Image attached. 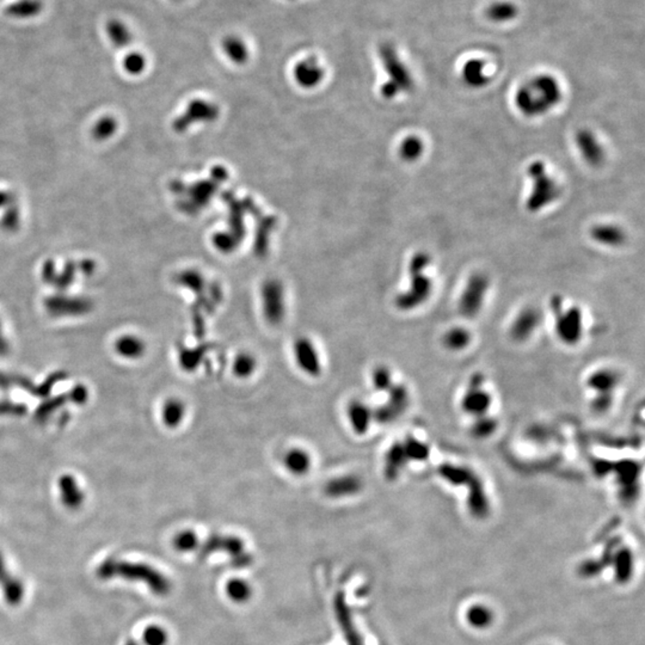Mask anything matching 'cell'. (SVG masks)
Returning a JSON list of instances; mask_svg holds the SVG:
<instances>
[{
    "instance_id": "obj_1",
    "label": "cell",
    "mask_w": 645,
    "mask_h": 645,
    "mask_svg": "<svg viewBox=\"0 0 645 645\" xmlns=\"http://www.w3.org/2000/svg\"><path fill=\"white\" fill-rule=\"evenodd\" d=\"M561 84L551 75H536L520 85L514 104L526 118H539L550 113L561 101Z\"/></svg>"
},
{
    "instance_id": "obj_2",
    "label": "cell",
    "mask_w": 645,
    "mask_h": 645,
    "mask_svg": "<svg viewBox=\"0 0 645 645\" xmlns=\"http://www.w3.org/2000/svg\"><path fill=\"white\" fill-rule=\"evenodd\" d=\"M97 577L103 581L121 578L130 582L145 583L150 591L155 595L169 594L171 591V582L165 575L153 566L145 563H134L120 558L108 557L102 561L96 569Z\"/></svg>"
},
{
    "instance_id": "obj_3",
    "label": "cell",
    "mask_w": 645,
    "mask_h": 645,
    "mask_svg": "<svg viewBox=\"0 0 645 645\" xmlns=\"http://www.w3.org/2000/svg\"><path fill=\"white\" fill-rule=\"evenodd\" d=\"M432 263L427 252L419 251L411 257L409 263L410 287L401 294L396 304L401 310L410 311L427 302L433 292L432 279L428 277L427 270Z\"/></svg>"
},
{
    "instance_id": "obj_4",
    "label": "cell",
    "mask_w": 645,
    "mask_h": 645,
    "mask_svg": "<svg viewBox=\"0 0 645 645\" xmlns=\"http://www.w3.org/2000/svg\"><path fill=\"white\" fill-rule=\"evenodd\" d=\"M527 176L532 180V190L526 200V208L531 213L541 212L561 196V187L541 160H534L527 168Z\"/></svg>"
},
{
    "instance_id": "obj_5",
    "label": "cell",
    "mask_w": 645,
    "mask_h": 645,
    "mask_svg": "<svg viewBox=\"0 0 645 645\" xmlns=\"http://www.w3.org/2000/svg\"><path fill=\"white\" fill-rule=\"evenodd\" d=\"M382 59V68L389 76V79L382 86V96L385 98H394L401 93H407L414 88V79L407 65L404 63L394 47L384 45L379 51Z\"/></svg>"
},
{
    "instance_id": "obj_6",
    "label": "cell",
    "mask_w": 645,
    "mask_h": 645,
    "mask_svg": "<svg viewBox=\"0 0 645 645\" xmlns=\"http://www.w3.org/2000/svg\"><path fill=\"white\" fill-rule=\"evenodd\" d=\"M552 309L556 317V332L558 339L564 343H577L583 330L582 312L578 307H570L564 310L561 297L552 300Z\"/></svg>"
},
{
    "instance_id": "obj_7",
    "label": "cell",
    "mask_w": 645,
    "mask_h": 645,
    "mask_svg": "<svg viewBox=\"0 0 645 645\" xmlns=\"http://www.w3.org/2000/svg\"><path fill=\"white\" fill-rule=\"evenodd\" d=\"M262 310L264 319L272 327H277L283 322L286 316V294L280 281L267 280L261 288Z\"/></svg>"
},
{
    "instance_id": "obj_8",
    "label": "cell",
    "mask_w": 645,
    "mask_h": 645,
    "mask_svg": "<svg viewBox=\"0 0 645 645\" xmlns=\"http://www.w3.org/2000/svg\"><path fill=\"white\" fill-rule=\"evenodd\" d=\"M490 287L489 277L483 272L471 275L459 299V311L463 316L472 318L482 310L483 302Z\"/></svg>"
},
{
    "instance_id": "obj_9",
    "label": "cell",
    "mask_w": 645,
    "mask_h": 645,
    "mask_svg": "<svg viewBox=\"0 0 645 645\" xmlns=\"http://www.w3.org/2000/svg\"><path fill=\"white\" fill-rule=\"evenodd\" d=\"M201 557H207L214 552H226L235 566H245L251 563V558L245 553L244 541L235 536H210L201 546Z\"/></svg>"
},
{
    "instance_id": "obj_10",
    "label": "cell",
    "mask_w": 645,
    "mask_h": 645,
    "mask_svg": "<svg viewBox=\"0 0 645 645\" xmlns=\"http://www.w3.org/2000/svg\"><path fill=\"white\" fill-rule=\"evenodd\" d=\"M295 364L302 373L317 378L322 373V365L317 345L309 337H299L293 343Z\"/></svg>"
},
{
    "instance_id": "obj_11",
    "label": "cell",
    "mask_w": 645,
    "mask_h": 645,
    "mask_svg": "<svg viewBox=\"0 0 645 645\" xmlns=\"http://www.w3.org/2000/svg\"><path fill=\"white\" fill-rule=\"evenodd\" d=\"M387 402L373 410L374 421L382 424H389L398 419L407 410L409 404V392L405 386L394 385L387 391Z\"/></svg>"
},
{
    "instance_id": "obj_12",
    "label": "cell",
    "mask_w": 645,
    "mask_h": 645,
    "mask_svg": "<svg viewBox=\"0 0 645 645\" xmlns=\"http://www.w3.org/2000/svg\"><path fill=\"white\" fill-rule=\"evenodd\" d=\"M217 187H218L217 182L215 183L201 182V183H197V185L187 189L180 182H175L171 185V189L175 194H188V200H183V201L180 202V207H182L185 212H195V210L197 212L210 202L213 194L217 192Z\"/></svg>"
},
{
    "instance_id": "obj_13",
    "label": "cell",
    "mask_w": 645,
    "mask_h": 645,
    "mask_svg": "<svg viewBox=\"0 0 645 645\" xmlns=\"http://www.w3.org/2000/svg\"><path fill=\"white\" fill-rule=\"evenodd\" d=\"M47 312L54 317H68V316H83L93 310V302L86 297H66V295H54L48 297L45 302Z\"/></svg>"
},
{
    "instance_id": "obj_14",
    "label": "cell",
    "mask_w": 645,
    "mask_h": 645,
    "mask_svg": "<svg viewBox=\"0 0 645 645\" xmlns=\"http://www.w3.org/2000/svg\"><path fill=\"white\" fill-rule=\"evenodd\" d=\"M491 399L490 394H488L482 387V379L481 377H474L471 379L469 389L466 394L463 396L461 399V409L465 411L466 414L479 417L488 414L490 409Z\"/></svg>"
},
{
    "instance_id": "obj_15",
    "label": "cell",
    "mask_w": 645,
    "mask_h": 645,
    "mask_svg": "<svg viewBox=\"0 0 645 645\" xmlns=\"http://www.w3.org/2000/svg\"><path fill=\"white\" fill-rule=\"evenodd\" d=\"M575 143L582 160L588 165L596 168L605 162L606 152L593 130L586 128L577 130L575 134Z\"/></svg>"
},
{
    "instance_id": "obj_16",
    "label": "cell",
    "mask_w": 645,
    "mask_h": 645,
    "mask_svg": "<svg viewBox=\"0 0 645 645\" xmlns=\"http://www.w3.org/2000/svg\"><path fill=\"white\" fill-rule=\"evenodd\" d=\"M219 109L217 105L210 102L196 100L189 104L188 109L173 123V130L180 133L195 122L214 121L218 118Z\"/></svg>"
},
{
    "instance_id": "obj_17",
    "label": "cell",
    "mask_w": 645,
    "mask_h": 645,
    "mask_svg": "<svg viewBox=\"0 0 645 645\" xmlns=\"http://www.w3.org/2000/svg\"><path fill=\"white\" fill-rule=\"evenodd\" d=\"M607 566H612L613 577L619 584H626L635 574V556L632 551L624 546L616 547L614 552H608Z\"/></svg>"
},
{
    "instance_id": "obj_18",
    "label": "cell",
    "mask_w": 645,
    "mask_h": 645,
    "mask_svg": "<svg viewBox=\"0 0 645 645\" xmlns=\"http://www.w3.org/2000/svg\"><path fill=\"white\" fill-rule=\"evenodd\" d=\"M0 591H3L4 599L10 606H17L24 599L26 586L21 578L13 575L5 561L3 553L0 552Z\"/></svg>"
},
{
    "instance_id": "obj_19",
    "label": "cell",
    "mask_w": 645,
    "mask_h": 645,
    "mask_svg": "<svg viewBox=\"0 0 645 645\" xmlns=\"http://www.w3.org/2000/svg\"><path fill=\"white\" fill-rule=\"evenodd\" d=\"M364 488V482L357 474H342L332 478L324 485V494L330 499H347L359 494Z\"/></svg>"
},
{
    "instance_id": "obj_20",
    "label": "cell",
    "mask_w": 645,
    "mask_h": 645,
    "mask_svg": "<svg viewBox=\"0 0 645 645\" xmlns=\"http://www.w3.org/2000/svg\"><path fill=\"white\" fill-rule=\"evenodd\" d=\"M325 71L314 56L300 60L294 68V78L302 88H314L322 83Z\"/></svg>"
},
{
    "instance_id": "obj_21",
    "label": "cell",
    "mask_w": 645,
    "mask_h": 645,
    "mask_svg": "<svg viewBox=\"0 0 645 645\" xmlns=\"http://www.w3.org/2000/svg\"><path fill=\"white\" fill-rule=\"evenodd\" d=\"M282 465L290 476L304 477L312 469L313 460L307 449L302 447H292L287 449L282 457Z\"/></svg>"
},
{
    "instance_id": "obj_22",
    "label": "cell",
    "mask_w": 645,
    "mask_h": 645,
    "mask_svg": "<svg viewBox=\"0 0 645 645\" xmlns=\"http://www.w3.org/2000/svg\"><path fill=\"white\" fill-rule=\"evenodd\" d=\"M347 419L352 432L357 435H365L374 421L373 409L360 399H354L347 407Z\"/></svg>"
},
{
    "instance_id": "obj_23",
    "label": "cell",
    "mask_w": 645,
    "mask_h": 645,
    "mask_svg": "<svg viewBox=\"0 0 645 645\" xmlns=\"http://www.w3.org/2000/svg\"><path fill=\"white\" fill-rule=\"evenodd\" d=\"M541 324V313L534 307H526L516 316L511 324V335L514 340H527Z\"/></svg>"
},
{
    "instance_id": "obj_24",
    "label": "cell",
    "mask_w": 645,
    "mask_h": 645,
    "mask_svg": "<svg viewBox=\"0 0 645 645\" xmlns=\"http://www.w3.org/2000/svg\"><path fill=\"white\" fill-rule=\"evenodd\" d=\"M466 624L476 631H486L492 628L496 614L492 608L483 603H474L469 605L465 611Z\"/></svg>"
},
{
    "instance_id": "obj_25",
    "label": "cell",
    "mask_w": 645,
    "mask_h": 645,
    "mask_svg": "<svg viewBox=\"0 0 645 645\" xmlns=\"http://www.w3.org/2000/svg\"><path fill=\"white\" fill-rule=\"evenodd\" d=\"M591 237L595 243L608 247H619L626 242V233L614 224H599L591 227Z\"/></svg>"
},
{
    "instance_id": "obj_26",
    "label": "cell",
    "mask_w": 645,
    "mask_h": 645,
    "mask_svg": "<svg viewBox=\"0 0 645 645\" xmlns=\"http://www.w3.org/2000/svg\"><path fill=\"white\" fill-rule=\"evenodd\" d=\"M60 499L65 507L77 509L84 503L85 494L77 482L76 478L71 474H63L58 482Z\"/></svg>"
},
{
    "instance_id": "obj_27",
    "label": "cell",
    "mask_w": 645,
    "mask_h": 645,
    "mask_svg": "<svg viewBox=\"0 0 645 645\" xmlns=\"http://www.w3.org/2000/svg\"><path fill=\"white\" fill-rule=\"evenodd\" d=\"M461 79L469 88H484L490 83L486 73V63L483 60L471 59L461 68Z\"/></svg>"
},
{
    "instance_id": "obj_28",
    "label": "cell",
    "mask_w": 645,
    "mask_h": 645,
    "mask_svg": "<svg viewBox=\"0 0 645 645\" xmlns=\"http://www.w3.org/2000/svg\"><path fill=\"white\" fill-rule=\"evenodd\" d=\"M185 415L187 407L182 399L172 397L164 402L162 407V421L165 427L176 429L185 421Z\"/></svg>"
},
{
    "instance_id": "obj_29",
    "label": "cell",
    "mask_w": 645,
    "mask_h": 645,
    "mask_svg": "<svg viewBox=\"0 0 645 645\" xmlns=\"http://www.w3.org/2000/svg\"><path fill=\"white\" fill-rule=\"evenodd\" d=\"M407 461L409 459L402 442L391 446L390 449L386 452L384 460V474L386 477L389 479L398 477L401 471L407 465Z\"/></svg>"
},
{
    "instance_id": "obj_30",
    "label": "cell",
    "mask_w": 645,
    "mask_h": 645,
    "mask_svg": "<svg viewBox=\"0 0 645 645\" xmlns=\"http://www.w3.org/2000/svg\"><path fill=\"white\" fill-rule=\"evenodd\" d=\"M222 53L226 55L228 60L237 65H243L247 63L250 56V49L247 43L243 38L237 35H230L224 38L222 41Z\"/></svg>"
},
{
    "instance_id": "obj_31",
    "label": "cell",
    "mask_w": 645,
    "mask_h": 645,
    "mask_svg": "<svg viewBox=\"0 0 645 645\" xmlns=\"http://www.w3.org/2000/svg\"><path fill=\"white\" fill-rule=\"evenodd\" d=\"M115 350L120 357L137 360L146 352V344L138 336L123 335L115 342Z\"/></svg>"
},
{
    "instance_id": "obj_32",
    "label": "cell",
    "mask_w": 645,
    "mask_h": 645,
    "mask_svg": "<svg viewBox=\"0 0 645 645\" xmlns=\"http://www.w3.org/2000/svg\"><path fill=\"white\" fill-rule=\"evenodd\" d=\"M619 382V375L613 369H599L588 378V386L599 394H612Z\"/></svg>"
},
{
    "instance_id": "obj_33",
    "label": "cell",
    "mask_w": 645,
    "mask_h": 645,
    "mask_svg": "<svg viewBox=\"0 0 645 645\" xmlns=\"http://www.w3.org/2000/svg\"><path fill=\"white\" fill-rule=\"evenodd\" d=\"M519 9L514 3L507 0L495 1L486 9V17L494 23H508L518 17Z\"/></svg>"
},
{
    "instance_id": "obj_34",
    "label": "cell",
    "mask_w": 645,
    "mask_h": 645,
    "mask_svg": "<svg viewBox=\"0 0 645 645\" xmlns=\"http://www.w3.org/2000/svg\"><path fill=\"white\" fill-rule=\"evenodd\" d=\"M258 367V361L255 355L249 352H242L237 354V357L232 364V372L238 379H249L256 373Z\"/></svg>"
},
{
    "instance_id": "obj_35",
    "label": "cell",
    "mask_w": 645,
    "mask_h": 645,
    "mask_svg": "<svg viewBox=\"0 0 645 645\" xmlns=\"http://www.w3.org/2000/svg\"><path fill=\"white\" fill-rule=\"evenodd\" d=\"M424 153V143L417 135H409L399 145V157L407 163H414Z\"/></svg>"
},
{
    "instance_id": "obj_36",
    "label": "cell",
    "mask_w": 645,
    "mask_h": 645,
    "mask_svg": "<svg viewBox=\"0 0 645 645\" xmlns=\"http://www.w3.org/2000/svg\"><path fill=\"white\" fill-rule=\"evenodd\" d=\"M68 402H70L68 394H59L56 397H47L46 401L35 411V421L38 423H45Z\"/></svg>"
},
{
    "instance_id": "obj_37",
    "label": "cell",
    "mask_w": 645,
    "mask_h": 645,
    "mask_svg": "<svg viewBox=\"0 0 645 645\" xmlns=\"http://www.w3.org/2000/svg\"><path fill=\"white\" fill-rule=\"evenodd\" d=\"M471 343V334L465 327H456L449 329L444 336V344L446 348L452 352H460Z\"/></svg>"
},
{
    "instance_id": "obj_38",
    "label": "cell",
    "mask_w": 645,
    "mask_h": 645,
    "mask_svg": "<svg viewBox=\"0 0 645 645\" xmlns=\"http://www.w3.org/2000/svg\"><path fill=\"white\" fill-rule=\"evenodd\" d=\"M36 385L26 377L16 375V374L4 373L0 372V391H10L13 389H21L29 394H34Z\"/></svg>"
},
{
    "instance_id": "obj_39",
    "label": "cell",
    "mask_w": 645,
    "mask_h": 645,
    "mask_svg": "<svg viewBox=\"0 0 645 645\" xmlns=\"http://www.w3.org/2000/svg\"><path fill=\"white\" fill-rule=\"evenodd\" d=\"M205 355V348H183L178 354L180 366L185 372H194L201 365Z\"/></svg>"
},
{
    "instance_id": "obj_40",
    "label": "cell",
    "mask_w": 645,
    "mask_h": 645,
    "mask_svg": "<svg viewBox=\"0 0 645 645\" xmlns=\"http://www.w3.org/2000/svg\"><path fill=\"white\" fill-rule=\"evenodd\" d=\"M173 547L180 551V552H193L199 547V536L192 529H185L182 532L177 533L173 541H172Z\"/></svg>"
},
{
    "instance_id": "obj_41",
    "label": "cell",
    "mask_w": 645,
    "mask_h": 645,
    "mask_svg": "<svg viewBox=\"0 0 645 645\" xmlns=\"http://www.w3.org/2000/svg\"><path fill=\"white\" fill-rule=\"evenodd\" d=\"M226 593L232 601L242 603L250 599L252 591L247 581L235 578L227 583Z\"/></svg>"
},
{
    "instance_id": "obj_42",
    "label": "cell",
    "mask_w": 645,
    "mask_h": 645,
    "mask_svg": "<svg viewBox=\"0 0 645 645\" xmlns=\"http://www.w3.org/2000/svg\"><path fill=\"white\" fill-rule=\"evenodd\" d=\"M372 385L374 390L387 392L394 385L392 373L386 366H378L372 373Z\"/></svg>"
},
{
    "instance_id": "obj_43",
    "label": "cell",
    "mask_w": 645,
    "mask_h": 645,
    "mask_svg": "<svg viewBox=\"0 0 645 645\" xmlns=\"http://www.w3.org/2000/svg\"><path fill=\"white\" fill-rule=\"evenodd\" d=\"M116 130H118L116 120L111 116H105L93 126V137L98 141H104L110 137H113Z\"/></svg>"
},
{
    "instance_id": "obj_44",
    "label": "cell",
    "mask_w": 645,
    "mask_h": 645,
    "mask_svg": "<svg viewBox=\"0 0 645 645\" xmlns=\"http://www.w3.org/2000/svg\"><path fill=\"white\" fill-rule=\"evenodd\" d=\"M66 379H68V373H66V372L58 371V372L52 373L51 375H48V377L46 378L45 382H41L40 385L35 387L34 396H36L38 398H47V397H49L53 387H54L56 384L66 380Z\"/></svg>"
},
{
    "instance_id": "obj_45",
    "label": "cell",
    "mask_w": 645,
    "mask_h": 645,
    "mask_svg": "<svg viewBox=\"0 0 645 645\" xmlns=\"http://www.w3.org/2000/svg\"><path fill=\"white\" fill-rule=\"evenodd\" d=\"M497 428V423L492 417L488 415L476 417V422L472 426V434L478 439H485L492 435Z\"/></svg>"
},
{
    "instance_id": "obj_46",
    "label": "cell",
    "mask_w": 645,
    "mask_h": 645,
    "mask_svg": "<svg viewBox=\"0 0 645 645\" xmlns=\"http://www.w3.org/2000/svg\"><path fill=\"white\" fill-rule=\"evenodd\" d=\"M143 641L145 645H166L169 636L160 625H150L143 631Z\"/></svg>"
},
{
    "instance_id": "obj_47",
    "label": "cell",
    "mask_w": 645,
    "mask_h": 645,
    "mask_svg": "<svg viewBox=\"0 0 645 645\" xmlns=\"http://www.w3.org/2000/svg\"><path fill=\"white\" fill-rule=\"evenodd\" d=\"M404 449L409 460H423L428 456V449L423 444L414 439H407L404 444Z\"/></svg>"
},
{
    "instance_id": "obj_48",
    "label": "cell",
    "mask_w": 645,
    "mask_h": 645,
    "mask_svg": "<svg viewBox=\"0 0 645 645\" xmlns=\"http://www.w3.org/2000/svg\"><path fill=\"white\" fill-rule=\"evenodd\" d=\"M26 404L22 403H15L13 401H0V416H8V417H21L26 415Z\"/></svg>"
},
{
    "instance_id": "obj_49",
    "label": "cell",
    "mask_w": 645,
    "mask_h": 645,
    "mask_svg": "<svg viewBox=\"0 0 645 645\" xmlns=\"http://www.w3.org/2000/svg\"><path fill=\"white\" fill-rule=\"evenodd\" d=\"M603 570V564L601 559H599V561L589 559V561H583L582 564H581L580 574L582 575L583 577H594L596 575H599Z\"/></svg>"
},
{
    "instance_id": "obj_50",
    "label": "cell",
    "mask_w": 645,
    "mask_h": 645,
    "mask_svg": "<svg viewBox=\"0 0 645 645\" xmlns=\"http://www.w3.org/2000/svg\"><path fill=\"white\" fill-rule=\"evenodd\" d=\"M125 68H126L128 73H132V75L141 73L143 68H145V59H143V55H128L126 60H125Z\"/></svg>"
},
{
    "instance_id": "obj_51",
    "label": "cell",
    "mask_w": 645,
    "mask_h": 645,
    "mask_svg": "<svg viewBox=\"0 0 645 645\" xmlns=\"http://www.w3.org/2000/svg\"><path fill=\"white\" fill-rule=\"evenodd\" d=\"M68 401L78 405H83L88 402V390L81 384L75 386L70 392H68Z\"/></svg>"
},
{
    "instance_id": "obj_52",
    "label": "cell",
    "mask_w": 645,
    "mask_h": 645,
    "mask_svg": "<svg viewBox=\"0 0 645 645\" xmlns=\"http://www.w3.org/2000/svg\"><path fill=\"white\" fill-rule=\"evenodd\" d=\"M1 225H3L5 230H17V227L20 226V212H18L17 208H16L15 205H13L11 210L6 212V215H4V219H3V222H1Z\"/></svg>"
},
{
    "instance_id": "obj_53",
    "label": "cell",
    "mask_w": 645,
    "mask_h": 645,
    "mask_svg": "<svg viewBox=\"0 0 645 645\" xmlns=\"http://www.w3.org/2000/svg\"><path fill=\"white\" fill-rule=\"evenodd\" d=\"M612 402H613V394H598L591 405L596 412H605L611 407Z\"/></svg>"
},
{
    "instance_id": "obj_54",
    "label": "cell",
    "mask_w": 645,
    "mask_h": 645,
    "mask_svg": "<svg viewBox=\"0 0 645 645\" xmlns=\"http://www.w3.org/2000/svg\"><path fill=\"white\" fill-rule=\"evenodd\" d=\"M9 352V341L6 340V337H5L4 334H3V327H1V322H0V357L8 355Z\"/></svg>"
},
{
    "instance_id": "obj_55",
    "label": "cell",
    "mask_w": 645,
    "mask_h": 645,
    "mask_svg": "<svg viewBox=\"0 0 645 645\" xmlns=\"http://www.w3.org/2000/svg\"><path fill=\"white\" fill-rule=\"evenodd\" d=\"M13 201V196L8 192H0V208L8 205Z\"/></svg>"
},
{
    "instance_id": "obj_56",
    "label": "cell",
    "mask_w": 645,
    "mask_h": 645,
    "mask_svg": "<svg viewBox=\"0 0 645 645\" xmlns=\"http://www.w3.org/2000/svg\"><path fill=\"white\" fill-rule=\"evenodd\" d=\"M125 645H139V644L138 643H137V642L134 641V639H130V641L126 642V644Z\"/></svg>"
}]
</instances>
